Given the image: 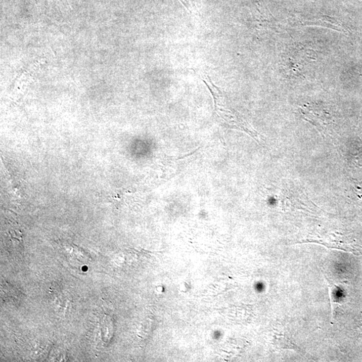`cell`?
I'll use <instances>...</instances> for the list:
<instances>
[{
    "label": "cell",
    "mask_w": 362,
    "mask_h": 362,
    "mask_svg": "<svg viewBox=\"0 0 362 362\" xmlns=\"http://www.w3.org/2000/svg\"><path fill=\"white\" fill-rule=\"evenodd\" d=\"M203 81L213 96L214 108L217 120L229 128L246 131L251 137L256 139L258 138L256 131L251 128L250 125L243 120L240 114L232 108L225 94L212 82L210 77L207 76Z\"/></svg>",
    "instance_id": "6da1fadb"
}]
</instances>
